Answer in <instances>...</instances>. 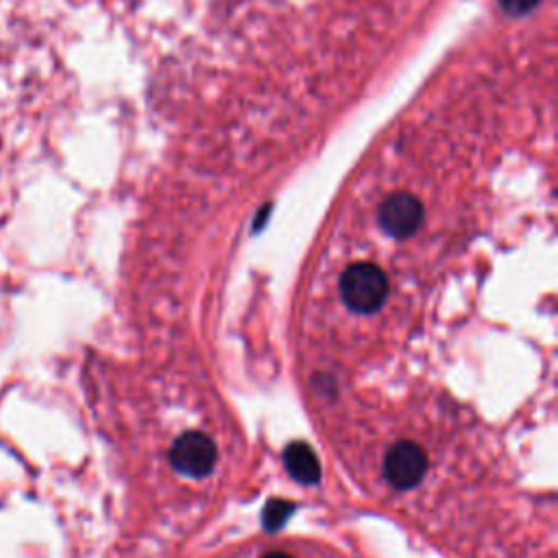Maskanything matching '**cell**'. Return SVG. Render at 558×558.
<instances>
[{
	"mask_svg": "<svg viewBox=\"0 0 558 558\" xmlns=\"http://www.w3.org/2000/svg\"><path fill=\"white\" fill-rule=\"evenodd\" d=\"M425 473L427 453L414 440H399L384 456V477L397 490L414 488Z\"/></svg>",
	"mask_w": 558,
	"mask_h": 558,
	"instance_id": "7a4b0ae2",
	"label": "cell"
},
{
	"mask_svg": "<svg viewBox=\"0 0 558 558\" xmlns=\"http://www.w3.org/2000/svg\"><path fill=\"white\" fill-rule=\"evenodd\" d=\"M501 4H504V9H508L510 13H527V11H532L536 4H538V0H501Z\"/></svg>",
	"mask_w": 558,
	"mask_h": 558,
	"instance_id": "52a82bcc",
	"label": "cell"
},
{
	"mask_svg": "<svg viewBox=\"0 0 558 558\" xmlns=\"http://www.w3.org/2000/svg\"><path fill=\"white\" fill-rule=\"evenodd\" d=\"M218 460V449L205 432L181 434L170 449L172 466L187 477H205Z\"/></svg>",
	"mask_w": 558,
	"mask_h": 558,
	"instance_id": "3957f363",
	"label": "cell"
},
{
	"mask_svg": "<svg viewBox=\"0 0 558 558\" xmlns=\"http://www.w3.org/2000/svg\"><path fill=\"white\" fill-rule=\"evenodd\" d=\"M259 558H294V556L288 554V551H281V549H272V551H266V554L259 556Z\"/></svg>",
	"mask_w": 558,
	"mask_h": 558,
	"instance_id": "ba28073f",
	"label": "cell"
},
{
	"mask_svg": "<svg viewBox=\"0 0 558 558\" xmlns=\"http://www.w3.org/2000/svg\"><path fill=\"white\" fill-rule=\"evenodd\" d=\"M340 296L357 314H375L388 296V277L373 262H355L340 275Z\"/></svg>",
	"mask_w": 558,
	"mask_h": 558,
	"instance_id": "6da1fadb",
	"label": "cell"
},
{
	"mask_svg": "<svg viewBox=\"0 0 558 558\" xmlns=\"http://www.w3.org/2000/svg\"><path fill=\"white\" fill-rule=\"evenodd\" d=\"M377 220L390 238H408L423 222V205L410 192H395L379 205Z\"/></svg>",
	"mask_w": 558,
	"mask_h": 558,
	"instance_id": "277c9868",
	"label": "cell"
},
{
	"mask_svg": "<svg viewBox=\"0 0 558 558\" xmlns=\"http://www.w3.org/2000/svg\"><path fill=\"white\" fill-rule=\"evenodd\" d=\"M283 464L288 473L301 484H316L320 477L318 458L305 442L288 445L283 451Z\"/></svg>",
	"mask_w": 558,
	"mask_h": 558,
	"instance_id": "5b68a950",
	"label": "cell"
},
{
	"mask_svg": "<svg viewBox=\"0 0 558 558\" xmlns=\"http://www.w3.org/2000/svg\"><path fill=\"white\" fill-rule=\"evenodd\" d=\"M292 510V506L290 504H286V501H272L268 508H266V525L268 527H277L283 519H286V514Z\"/></svg>",
	"mask_w": 558,
	"mask_h": 558,
	"instance_id": "8992f818",
	"label": "cell"
}]
</instances>
